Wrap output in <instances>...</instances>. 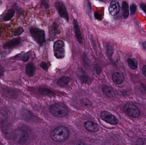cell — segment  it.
<instances>
[{
	"mask_svg": "<svg viewBox=\"0 0 146 145\" xmlns=\"http://www.w3.org/2000/svg\"><path fill=\"white\" fill-rule=\"evenodd\" d=\"M68 129L66 127H59L52 131L50 137L54 141L61 142L65 141L69 136Z\"/></svg>",
	"mask_w": 146,
	"mask_h": 145,
	"instance_id": "1",
	"label": "cell"
},
{
	"mask_svg": "<svg viewBox=\"0 0 146 145\" xmlns=\"http://www.w3.org/2000/svg\"><path fill=\"white\" fill-rule=\"evenodd\" d=\"M49 111L52 115L60 118L65 117L68 114L67 108L63 105L60 104L52 105L50 108Z\"/></svg>",
	"mask_w": 146,
	"mask_h": 145,
	"instance_id": "2",
	"label": "cell"
},
{
	"mask_svg": "<svg viewBox=\"0 0 146 145\" xmlns=\"http://www.w3.org/2000/svg\"><path fill=\"white\" fill-rule=\"evenodd\" d=\"M13 140L18 144H25L29 138V134L27 131L22 129H18L12 134Z\"/></svg>",
	"mask_w": 146,
	"mask_h": 145,
	"instance_id": "3",
	"label": "cell"
},
{
	"mask_svg": "<svg viewBox=\"0 0 146 145\" xmlns=\"http://www.w3.org/2000/svg\"><path fill=\"white\" fill-rule=\"evenodd\" d=\"M31 35L38 44L43 45L45 42V34L44 31L37 28H32L30 30Z\"/></svg>",
	"mask_w": 146,
	"mask_h": 145,
	"instance_id": "4",
	"label": "cell"
},
{
	"mask_svg": "<svg viewBox=\"0 0 146 145\" xmlns=\"http://www.w3.org/2000/svg\"><path fill=\"white\" fill-rule=\"evenodd\" d=\"M123 111L126 114L133 118H138L141 115L140 110L133 104H128L123 107Z\"/></svg>",
	"mask_w": 146,
	"mask_h": 145,
	"instance_id": "5",
	"label": "cell"
},
{
	"mask_svg": "<svg viewBox=\"0 0 146 145\" xmlns=\"http://www.w3.org/2000/svg\"><path fill=\"white\" fill-rule=\"evenodd\" d=\"M54 52L57 59H62L65 56V46L64 41L58 40L54 43Z\"/></svg>",
	"mask_w": 146,
	"mask_h": 145,
	"instance_id": "6",
	"label": "cell"
},
{
	"mask_svg": "<svg viewBox=\"0 0 146 145\" xmlns=\"http://www.w3.org/2000/svg\"><path fill=\"white\" fill-rule=\"evenodd\" d=\"M55 7L60 17L66 19L67 21H69V14L64 3L61 1H56L55 3Z\"/></svg>",
	"mask_w": 146,
	"mask_h": 145,
	"instance_id": "7",
	"label": "cell"
},
{
	"mask_svg": "<svg viewBox=\"0 0 146 145\" xmlns=\"http://www.w3.org/2000/svg\"><path fill=\"white\" fill-rule=\"evenodd\" d=\"M100 118L103 121L111 125H116L118 123V119L115 116L106 111L101 112Z\"/></svg>",
	"mask_w": 146,
	"mask_h": 145,
	"instance_id": "8",
	"label": "cell"
},
{
	"mask_svg": "<svg viewBox=\"0 0 146 145\" xmlns=\"http://www.w3.org/2000/svg\"><path fill=\"white\" fill-rule=\"evenodd\" d=\"M73 26H74L75 35L76 39L80 44H82L83 40H82V35L81 32L78 21L74 19L73 20Z\"/></svg>",
	"mask_w": 146,
	"mask_h": 145,
	"instance_id": "9",
	"label": "cell"
},
{
	"mask_svg": "<svg viewBox=\"0 0 146 145\" xmlns=\"http://www.w3.org/2000/svg\"><path fill=\"white\" fill-rule=\"evenodd\" d=\"M60 30L59 25L56 23H54L49 30V36L51 40H54L60 34Z\"/></svg>",
	"mask_w": 146,
	"mask_h": 145,
	"instance_id": "10",
	"label": "cell"
},
{
	"mask_svg": "<svg viewBox=\"0 0 146 145\" xmlns=\"http://www.w3.org/2000/svg\"><path fill=\"white\" fill-rule=\"evenodd\" d=\"M120 5L118 2L113 1L111 2L109 7V11L111 15L114 16L117 14L120 11Z\"/></svg>",
	"mask_w": 146,
	"mask_h": 145,
	"instance_id": "11",
	"label": "cell"
},
{
	"mask_svg": "<svg viewBox=\"0 0 146 145\" xmlns=\"http://www.w3.org/2000/svg\"><path fill=\"white\" fill-rule=\"evenodd\" d=\"M84 127L87 131L92 133H97L100 130L98 125L90 121L86 122L84 123Z\"/></svg>",
	"mask_w": 146,
	"mask_h": 145,
	"instance_id": "12",
	"label": "cell"
},
{
	"mask_svg": "<svg viewBox=\"0 0 146 145\" xmlns=\"http://www.w3.org/2000/svg\"><path fill=\"white\" fill-rule=\"evenodd\" d=\"M77 76L79 80L83 83H88L89 80V77L86 74L85 72L81 68H79L77 70Z\"/></svg>",
	"mask_w": 146,
	"mask_h": 145,
	"instance_id": "13",
	"label": "cell"
},
{
	"mask_svg": "<svg viewBox=\"0 0 146 145\" xmlns=\"http://www.w3.org/2000/svg\"><path fill=\"white\" fill-rule=\"evenodd\" d=\"M20 42L19 37L15 38L9 41L3 45V48L5 49H9L18 46Z\"/></svg>",
	"mask_w": 146,
	"mask_h": 145,
	"instance_id": "14",
	"label": "cell"
},
{
	"mask_svg": "<svg viewBox=\"0 0 146 145\" xmlns=\"http://www.w3.org/2000/svg\"><path fill=\"white\" fill-rule=\"evenodd\" d=\"M112 80L113 81L117 84H121L124 81V75L119 72H115L112 75Z\"/></svg>",
	"mask_w": 146,
	"mask_h": 145,
	"instance_id": "15",
	"label": "cell"
},
{
	"mask_svg": "<svg viewBox=\"0 0 146 145\" xmlns=\"http://www.w3.org/2000/svg\"><path fill=\"white\" fill-rule=\"evenodd\" d=\"M103 92L105 95L110 98H114L115 95L114 89L111 87L107 85H105L104 87Z\"/></svg>",
	"mask_w": 146,
	"mask_h": 145,
	"instance_id": "16",
	"label": "cell"
},
{
	"mask_svg": "<svg viewBox=\"0 0 146 145\" xmlns=\"http://www.w3.org/2000/svg\"><path fill=\"white\" fill-rule=\"evenodd\" d=\"M36 70L35 65L31 62L28 63L26 66V73L30 77H32L34 75Z\"/></svg>",
	"mask_w": 146,
	"mask_h": 145,
	"instance_id": "17",
	"label": "cell"
},
{
	"mask_svg": "<svg viewBox=\"0 0 146 145\" xmlns=\"http://www.w3.org/2000/svg\"><path fill=\"white\" fill-rule=\"evenodd\" d=\"M71 81V78L68 77H62L58 80L57 82V84L59 87H63L68 85Z\"/></svg>",
	"mask_w": 146,
	"mask_h": 145,
	"instance_id": "18",
	"label": "cell"
},
{
	"mask_svg": "<svg viewBox=\"0 0 146 145\" xmlns=\"http://www.w3.org/2000/svg\"><path fill=\"white\" fill-rule=\"evenodd\" d=\"M2 92L6 97L9 98L14 99L16 98V94L15 92L7 88H3Z\"/></svg>",
	"mask_w": 146,
	"mask_h": 145,
	"instance_id": "19",
	"label": "cell"
},
{
	"mask_svg": "<svg viewBox=\"0 0 146 145\" xmlns=\"http://www.w3.org/2000/svg\"><path fill=\"white\" fill-rule=\"evenodd\" d=\"M38 92L42 95H46L49 97H54L55 96V93L52 90L48 89L42 88L38 89Z\"/></svg>",
	"mask_w": 146,
	"mask_h": 145,
	"instance_id": "20",
	"label": "cell"
},
{
	"mask_svg": "<svg viewBox=\"0 0 146 145\" xmlns=\"http://www.w3.org/2000/svg\"><path fill=\"white\" fill-rule=\"evenodd\" d=\"M122 9L123 13V16L125 18H127L129 15V9L128 4L127 3L126 1L122 2Z\"/></svg>",
	"mask_w": 146,
	"mask_h": 145,
	"instance_id": "21",
	"label": "cell"
},
{
	"mask_svg": "<svg viewBox=\"0 0 146 145\" xmlns=\"http://www.w3.org/2000/svg\"><path fill=\"white\" fill-rule=\"evenodd\" d=\"M14 59L18 60H22V61H28L29 59V55L27 53H23L20 54H18L16 55L15 57H14Z\"/></svg>",
	"mask_w": 146,
	"mask_h": 145,
	"instance_id": "22",
	"label": "cell"
},
{
	"mask_svg": "<svg viewBox=\"0 0 146 145\" xmlns=\"http://www.w3.org/2000/svg\"><path fill=\"white\" fill-rule=\"evenodd\" d=\"M127 63L129 66L132 70H135L137 69L138 67V63L137 61H135L133 59L129 58L127 60Z\"/></svg>",
	"mask_w": 146,
	"mask_h": 145,
	"instance_id": "23",
	"label": "cell"
},
{
	"mask_svg": "<svg viewBox=\"0 0 146 145\" xmlns=\"http://www.w3.org/2000/svg\"><path fill=\"white\" fill-rule=\"evenodd\" d=\"M15 14V10L13 9H10L8 11L4 17V20L8 21L12 18Z\"/></svg>",
	"mask_w": 146,
	"mask_h": 145,
	"instance_id": "24",
	"label": "cell"
},
{
	"mask_svg": "<svg viewBox=\"0 0 146 145\" xmlns=\"http://www.w3.org/2000/svg\"><path fill=\"white\" fill-rule=\"evenodd\" d=\"M80 103L82 105L86 107H91L92 104L90 100L87 98H82L80 100Z\"/></svg>",
	"mask_w": 146,
	"mask_h": 145,
	"instance_id": "25",
	"label": "cell"
},
{
	"mask_svg": "<svg viewBox=\"0 0 146 145\" xmlns=\"http://www.w3.org/2000/svg\"><path fill=\"white\" fill-rule=\"evenodd\" d=\"M82 59H83V62L86 67H87V68L89 67L90 64V60L86 53H84L83 54Z\"/></svg>",
	"mask_w": 146,
	"mask_h": 145,
	"instance_id": "26",
	"label": "cell"
},
{
	"mask_svg": "<svg viewBox=\"0 0 146 145\" xmlns=\"http://www.w3.org/2000/svg\"><path fill=\"white\" fill-rule=\"evenodd\" d=\"M136 145H146V138H140L136 142Z\"/></svg>",
	"mask_w": 146,
	"mask_h": 145,
	"instance_id": "27",
	"label": "cell"
},
{
	"mask_svg": "<svg viewBox=\"0 0 146 145\" xmlns=\"http://www.w3.org/2000/svg\"><path fill=\"white\" fill-rule=\"evenodd\" d=\"M137 9V6L134 4H132L130 6V10L131 11V14H135Z\"/></svg>",
	"mask_w": 146,
	"mask_h": 145,
	"instance_id": "28",
	"label": "cell"
},
{
	"mask_svg": "<svg viewBox=\"0 0 146 145\" xmlns=\"http://www.w3.org/2000/svg\"><path fill=\"white\" fill-rule=\"evenodd\" d=\"M24 32V29L22 27H19L15 32L14 35L16 36L20 35Z\"/></svg>",
	"mask_w": 146,
	"mask_h": 145,
	"instance_id": "29",
	"label": "cell"
},
{
	"mask_svg": "<svg viewBox=\"0 0 146 145\" xmlns=\"http://www.w3.org/2000/svg\"><path fill=\"white\" fill-rule=\"evenodd\" d=\"M40 66H41V67H42L44 70L47 71L48 69V64H47L45 62H42Z\"/></svg>",
	"mask_w": 146,
	"mask_h": 145,
	"instance_id": "30",
	"label": "cell"
},
{
	"mask_svg": "<svg viewBox=\"0 0 146 145\" xmlns=\"http://www.w3.org/2000/svg\"><path fill=\"white\" fill-rule=\"evenodd\" d=\"M72 145H86V144L82 141L77 140V141H74Z\"/></svg>",
	"mask_w": 146,
	"mask_h": 145,
	"instance_id": "31",
	"label": "cell"
},
{
	"mask_svg": "<svg viewBox=\"0 0 146 145\" xmlns=\"http://www.w3.org/2000/svg\"><path fill=\"white\" fill-rule=\"evenodd\" d=\"M95 69H96V72H97V73H98V74H99L101 72V67H100L99 65H96Z\"/></svg>",
	"mask_w": 146,
	"mask_h": 145,
	"instance_id": "32",
	"label": "cell"
},
{
	"mask_svg": "<svg viewBox=\"0 0 146 145\" xmlns=\"http://www.w3.org/2000/svg\"><path fill=\"white\" fill-rule=\"evenodd\" d=\"M42 3L45 8L47 9L49 7V4L47 3L46 1H42Z\"/></svg>",
	"mask_w": 146,
	"mask_h": 145,
	"instance_id": "33",
	"label": "cell"
},
{
	"mask_svg": "<svg viewBox=\"0 0 146 145\" xmlns=\"http://www.w3.org/2000/svg\"><path fill=\"white\" fill-rule=\"evenodd\" d=\"M142 9V10L146 13V4L145 3H141L140 5Z\"/></svg>",
	"mask_w": 146,
	"mask_h": 145,
	"instance_id": "34",
	"label": "cell"
},
{
	"mask_svg": "<svg viewBox=\"0 0 146 145\" xmlns=\"http://www.w3.org/2000/svg\"><path fill=\"white\" fill-rule=\"evenodd\" d=\"M4 70L3 67L0 65V76H1L4 74Z\"/></svg>",
	"mask_w": 146,
	"mask_h": 145,
	"instance_id": "35",
	"label": "cell"
},
{
	"mask_svg": "<svg viewBox=\"0 0 146 145\" xmlns=\"http://www.w3.org/2000/svg\"><path fill=\"white\" fill-rule=\"evenodd\" d=\"M142 72H143V74L146 77V65H144L143 66V69H142Z\"/></svg>",
	"mask_w": 146,
	"mask_h": 145,
	"instance_id": "36",
	"label": "cell"
},
{
	"mask_svg": "<svg viewBox=\"0 0 146 145\" xmlns=\"http://www.w3.org/2000/svg\"><path fill=\"white\" fill-rule=\"evenodd\" d=\"M143 46L144 47V48L146 49V41L144 42L143 43Z\"/></svg>",
	"mask_w": 146,
	"mask_h": 145,
	"instance_id": "37",
	"label": "cell"
}]
</instances>
